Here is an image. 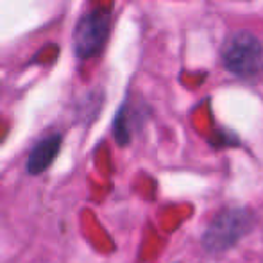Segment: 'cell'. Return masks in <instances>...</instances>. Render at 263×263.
Wrapping results in <instances>:
<instances>
[{
  "label": "cell",
  "mask_w": 263,
  "mask_h": 263,
  "mask_svg": "<svg viewBox=\"0 0 263 263\" xmlns=\"http://www.w3.org/2000/svg\"><path fill=\"white\" fill-rule=\"evenodd\" d=\"M261 54L260 40L247 31H238L226 40L222 47V63L226 70L235 76L251 77L258 72Z\"/></svg>",
  "instance_id": "6da1fadb"
},
{
  "label": "cell",
  "mask_w": 263,
  "mask_h": 263,
  "mask_svg": "<svg viewBox=\"0 0 263 263\" xmlns=\"http://www.w3.org/2000/svg\"><path fill=\"white\" fill-rule=\"evenodd\" d=\"M111 14L106 9H95L84 14L76 25L72 42L73 52L79 59H91L104 49L109 36Z\"/></svg>",
  "instance_id": "7a4b0ae2"
},
{
  "label": "cell",
  "mask_w": 263,
  "mask_h": 263,
  "mask_svg": "<svg viewBox=\"0 0 263 263\" xmlns=\"http://www.w3.org/2000/svg\"><path fill=\"white\" fill-rule=\"evenodd\" d=\"M251 228V215L242 210L222 213L208 228L204 235V247L208 251H222L231 247Z\"/></svg>",
  "instance_id": "3957f363"
},
{
  "label": "cell",
  "mask_w": 263,
  "mask_h": 263,
  "mask_svg": "<svg viewBox=\"0 0 263 263\" xmlns=\"http://www.w3.org/2000/svg\"><path fill=\"white\" fill-rule=\"evenodd\" d=\"M63 138L59 135H54L50 138H45L32 149L31 156L27 159V170L29 174H42L52 165V161L58 156L59 149H61Z\"/></svg>",
  "instance_id": "277c9868"
}]
</instances>
